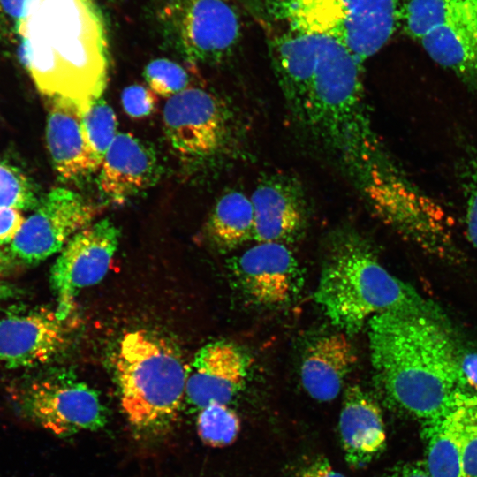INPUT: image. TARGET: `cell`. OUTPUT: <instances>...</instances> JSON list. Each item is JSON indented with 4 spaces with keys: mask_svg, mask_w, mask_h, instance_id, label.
Masks as SVG:
<instances>
[{
    "mask_svg": "<svg viewBox=\"0 0 477 477\" xmlns=\"http://www.w3.org/2000/svg\"><path fill=\"white\" fill-rule=\"evenodd\" d=\"M338 429L346 462L363 467L386 446V431L378 404L358 385L348 387L339 415Z\"/></svg>",
    "mask_w": 477,
    "mask_h": 477,
    "instance_id": "obj_19",
    "label": "cell"
},
{
    "mask_svg": "<svg viewBox=\"0 0 477 477\" xmlns=\"http://www.w3.org/2000/svg\"><path fill=\"white\" fill-rule=\"evenodd\" d=\"M17 292L10 284L0 281V299L13 297Z\"/></svg>",
    "mask_w": 477,
    "mask_h": 477,
    "instance_id": "obj_35",
    "label": "cell"
},
{
    "mask_svg": "<svg viewBox=\"0 0 477 477\" xmlns=\"http://www.w3.org/2000/svg\"><path fill=\"white\" fill-rule=\"evenodd\" d=\"M49 97L46 138L61 179L73 180L97 170L83 132V111L72 99Z\"/></svg>",
    "mask_w": 477,
    "mask_h": 477,
    "instance_id": "obj_18",
    "label": "cell"
},
{
    "mask_svg": "<svg viewBox=\"0 0 477 477\" xmlns=\"http://www.w3.org/2000/svg\"><path fill=\"white\" fill-rule=\"evenodd\" d=\"M148 87L135 84L125 87L121 95L125 113L132 118H142L154 112L157 97Z\"/></svg>",
    "mask_w": 477,
    "mask_h": 477,
    "instance_id": "obj_28",
    "label": "cell"
},
{
    "mask_svg": "<svg viewBox=\"0 0 477 477\" xmlns=\"http://www.w3.org/2000/svg\"><path fill=\"white\" fill-rule=\"evenodd\" d=\"M254 208L251 199L239 191H230L216 203L207 231L212 242L221 250L230 251L253 239Z\"/></svg>",
    "mask_w": 477,
    "mask_h": 477,
    "instance_id": "obj_22",
    "label": "cell"
},
{
    "mask_svg": "<svg viewBox=\"0 0 477 477\" xmlns=\"http://www.w3.org/2000/svg\"><path fill=\"white\" fill-rule=\"evenodd\" d=\"M97 214V207L78 193L53 188L39 201L11 240V254L26 264L39 263L61 251Z\"/></svg>",
    "mask_w": 477,
    "mask_h": 477,
    "instance_id": "obj_10",
    "label": "cell"
},
{
    "mask_svg": "<svg viewBox=\"0 0 477 477\" xmlns=\"http://www.w3.org/2000/svg\"><path fill=\"white\" fill-rule=\"evenodd\" d=\"M229 265L238 288L258 305L289 303L302 285L299 264L283 243L260 242L234 257Z\"/></svg>",
    "mask_w": 477,
    "mask_h": 477,
    "instance_id": "obj_13",
    "label": "cell"
},
{
    "mask_svg": "<svg viewBox=\"0 0 477 477\" xmlns=\"http://www.w3.org/2000/svg\"><path fill=\"white\" fill-rule=\"evenodd\" d=\"M18 34L39 91L74 101L85 114L108 74L102 14L93 0H33Z\"/></svg>",
    "mask_w": 477,
    "mask_h": 477,
    "instance_id": "obj_3",
    "label": "cell"
},
{
    "mask_svg": "<svg viewBox=\"0 0 477 477\" xmlns=\"http://www.w3.org/2000/svg\"><path fill=\"white\" fill-rule=\"evenodd\" d=\"M477 399L453 406L421 421L423 462L432 477H461V441L468 405Z\"/></svg>",
    "mask_w": 477,
    "mask_h": 477,
    "instance_id": "obj_21",
    "label": "cell"
},
{
    "mask_svg": "<svg viewBox=\"0 0 477 477\" xmlns=\"http://www.w3.org/2000/svg\"><path fill=\"white\" fill-rule=\"evenodd\" d=\"M399 25L439 65L477 72V0H399Z\"/></svg>",
    "mask_w": 477,
    "mask_h": 477,
    "instance_id": "obj_7",
    "label": "cell"
},
{
    "mask_svg": "<svg viewBox=\"0 0 477 477\" xmlns=\"http://www.w3.org/2000/svg\"><path fill=\"white\" fill-rule=\"evenodd\" d=\"M22 401L33 420L58 436L96 430L106 422L98 394L82 382H37L24 393Z\"/></svg>",
    "mask_w": 477,
    "mask_h": 477,
    "instance_id": "obj_12",
    "label": "cell"
},
{
    "mask_svg": "<svg viewBox=\"0 0 477 477\" xmlns=\"http://www.w3.org/2000/svg\"><path fill=\"white\" fill-rule=\"evenodd\" d=\"M314 300L333 325L358 333L388 312H438L406 283L390 274L365 240L352 233L336 238L321 271Z\"/></svg>",
    "mask_w": 477,
    "mask_h": 477,
    "instance_id": "obj_4",
    "label": "cell"
},
{
    "mask_svg": "<svg viewBox=\"0 0 477 477\" xmlns=\"http://www.w3.org/2000/svg\"><path fill=\"white\" fill-rule=\"evenodd\" d=\"M255 5L264 19L283 30L335 40L360 64L399 25V0H255Z\"/></svg>",
    "mask_w": 477,
    "mask_h": 477,
    "instance_id": "obj_6",
    "label": "cell"
},
{
    "mask_svg": "<svg viewBox=\"0 0 477 477\" xmlns=\"http://www.w3.org/2000/svg\"><path fill=\"white\" fill-rule=\"evenodd\" d=\"M23 223L18 209L0 207V244L11 242Z\"/></svg>",
    "mask_w": 477,
    "mask_h": 477,
    "instance_id": "obj_31",
    "label": "cell"
},
{
    "mask_svg": "<svg viewBox=\"0 0 477 477\" xmlns=\"http://www.w3.org/2000/svg\"><path fill=\"white\" fill-rule=\"evenodd\" d=\"M82 125L87 145L98 170L117 134V117L112 108L100 97L83 115Z\"/></svg>",
    "mask_w": 477,
    "mask_h": 477,
    "instance_id": "obj_23",
    "label": "cell"
},
{
    "mask_svg": "<svg viewBox=\"0 0 477 477\" xmlns=\"http://www.w3.org/2000/svg\"><path fill=\"white\" fill-rule=\"evenodd\" d=\"M155 23L189 62H217L241 36V19L231 0H159Z\"/></svg>",
    "mask_w": 477,
    "mask_h": 477,
    "instance_id": "obj_8",
    "label": "cell"
},
{
    "mask_svg": "<svg viewBox=\"0 0 477 477\" xmlns=\"http://www.w3.org/2000/svg\"><path fill=\"white\" fill-rule=\"evenodd\" d=\"M38 204L32 181L19 169L0 163V207L29 210Z\"/></svg>",
    "mask_w": 477,
    "mask_h": 477,
    "instance_id": "obj_26",
    "label": "cell"
},
{
    "mask_svg": "<svg viewBox=\"0 0 477 477\" xmlns=\"http://www.w3.org/2000/svg\"><path fill=\"white\" fill-rule=\"evenodd\" d=\"M467 236L477 249V158L470 162L464 177Z\"/></svg>",
    "mask_w": 477,
    "mask_h": 477,
    "instance_id": "obj_29",
    "label": "cell"
},
{
    "mask_svg": "<svg viewBox=\"0 0 477 477\" xmlns=\"http://www.w3.org/2000/svg\"><path fill=\"white\" fill-rule=\"evenodd\" d=\"M196 427L199 437L210 447L232 443L240 430L238 414L227 405L212 402L200 409Z\"/></svg>",
    "mask_w": 477,
    "mask_h": 477,
    "instance_id": "obj_24",
    "label": "cell"
},
{
    "mask_svg": "<svg viewBox=\"0 0 477 477\" xmlns=\"http://www.w3.org/2000/svg\"><path fill=\"white\" fill-rule=\"evenodd\" d=\"M269 51L300 129L377 209L403 173L373 130L360 79L362 64L331 38L289 30L271 38Z\"/></svg>",
    "mask_w": 477,
    "mask_h": 477,
    "instance_id": "obj_1",
    "label": "cell"
},
{
    "mask_svg": "<svg viewBox=\"0 0 477 477\" xmlns=\"http://www.w3.org/2000/svg\"><path fill=\"white\" fill-rule=\"evenodd\" d=\"M297 477H345L336 471L324 457H318L305 466Z\"/></svg>",
    "mask_w": 477,
    "mask_h": 477,
    "instance_id": "obj_32",
    "label": "cell"
},
{
    "mask_svg": "<svg viewBox=\"0 0 477 477\" xmlns=\"http://www.w3.org/2000/svg\"><path fill=\"white\" fill-rule=\"evenodd\" d=\"M187 69L167 58L149 62L144 71L148 87L156 95L170 98L191 87Z\"/></svg>",
    "mask_w": 477,
    "mask_h": 477,
    "instance_id": "obj_25",
    "label": "cell"
},
{
    "mask_svg": "<svg viewBox=\"0 0 477 477\" xmlns=\"http://www.w3.org/2000/svg\"><path fill=\"white\" fill-rule=\"evenodd\" d=\"M187 368L163 338L143 329L125 334L116 371L120 405L129 423L140 430L170 423L186 397Z\"/></svg>",
    "mask_w": 477,
    "mask_h": 477,
    "instance_id": "obj_5",
    "label": "cell"
},
{
    "mask_svg": "<svg viewBox=\"0 0 477 477\" xmlns=\"http://www.w3.org/2000/svg\"><path fill=\"white\" fill-rule=\"evenodd\" d=\"M385 477H432L422 461H412L390 470Z\"/></svg>",
    "mask_w": 477,
    "mask_h": 477,
    "instance_id": "obj_33",
    "label": "cell"
},
{
    "mask_svg": "<svg viewBox=\"0 0 477 477\" xmlns=\"http://www.w3.org/2000/svg\"><path fill=\"white\" fill-rule=\"evenodd\" d=\"M463 369L470 385L477 391V353L465 350Z\"/></svg>",
    "mask_w": 477,
    "mask_h": 477,
    "instance_id": "obj_34",
    "label": "cell"
},
{
    "mask_svg": "<svg viewBox=\"0 0 477 477\" xmlns=\"http://www.w3.org/2000/svg\"><path fill=\"white\" fill-rule=\"evenodd\" d=\"M461 477H477V399L468 405L464 418Z\"/></svg>",
    "mask_w": 477,
    "mask_h": 477,
    "instance_id": "obj_27",
    "label": "cell"
},
{
    "mask_svg": "<svg viewBox=\"0 0 477 477\" xmlns=\"http://www.w3.org/2000/svg\"><path fill=\"white\" fill-rule=\"evenodd\" d=\"M5 261V256L4 255V253L0 249V269L3 268L4 263Z\"/></svg>",
    "mask_w": 477,
    "mask_h": 477,
    "instance_id": "obj_36",
    "label": "cell"
},
{
    "mask_svg": "<svg viewBox=\"0 0 477 477\" xmlns=\"http://www.w3.org/2000/svg\"><path fill=\"white\" fill-rule=\"evenodd\" d=\"M163 129L171 148L182 157L214 155L227 133V116L208 91L191 87L168 98L163 111Z\"/></svg>",
    "mask_w": 477,
    "mask_h": 477,
    "instance_id": "obj_11",
    "label": "cell"
},
{
    "mask_svg": "<svg viewBox=\"0 0 477 477\" xmlns=\"http://www.w3.org/2000/svg\"><path fill=\"white\" fill-rule=\"evenodd\" d=\"M248 366L247 357L236 344L209 343L187 368L186 397L200 409L212 402L227 405L243 388Z\"/></svg>",
    "mask_w": 477,
    "mask_h": 477,
    "instance_id": "obj_15",
    "label": "cell"
},
{
    "mask_svg": "<svg viewBox=\"0 0 477 477\" xmlns=\"http://www.w3.org/2000/svg\"><path fill=\"white\" fill-rule=\"evenodd\" d=\"M99 170V190L108 201L116 204H123L149 187L159 176L154 151L130 132L117 134Z\"/></svg>",
    "mask_w": 477,
    "mask_h": 477,
    "instance_id": "obj_17",
    "label": "cell"
},
{
    "mask_svg": "<svg viewBox=\"0 0 477 477\" xmlns=\"http://www.w3.org/2000/svg\"><path fill=\"white\" fill-rule=\"evenodd\" d=\"M120 232L109 219L90 223L74 234L56 260L50 282L57 296V316L65 321L79 292L106 275L117 249Z\"/></svg>",
    "mask_w": 477,
    "mask_h": 477,
    "instance_id": "obj_9",
    "label": "cell"
},
{
    "mask_svg": "<svg viewBox=\"0 0 477 477\" xmlns=\"http://www.w3.org/2000/svg\"><path fill=\"white\" fill-rule=\"evenodd\" d=\"M64 322L43 309L0 319V360L9 368L48 362L65 343Z\"/></svg>",
    "mask_w": 477,
    "mask_h": 477,
    "instance_id": "obj_16",
    "label": "cell"
},
{
    "mask_svg": "<svg viewBox=\"0 0 477 477\" xmlns=\"http://www.w3.org/2000/svg\"><path fill=\"white\" fill-rule=\"evenodd\" d=\"M357 359L352 343L342 331L316 339L307 348L301 361L303 388L315 400H333L341 392Z\"/></svg>",
    "mask_w": 477,
    "mask_h": 477,
    "instance_id": "obj_20",
    "label": "cell"
},
{
    "mask_svg": "<svg viewBox=\"0 0 477 477\" xmlns=\"http://www.w3.org/2000/svg\"><path fill=\"white\" fill-rule=\"evenodd\" d=\"M33 0H0V17L6 25L19 32Z\"/></svg>",
    "mask_w": 477,
    "mask_h": 477,
    "instance_id": "obj_30",
    "label": "cell"
},
{
    "mask_svg": "<svg viewBox=\"0 0 477 477\" xmlns=\"http://www.w3.org/2000/svg\"><path fill=\"white\" fill-rule=\"evenodd\" d=\"M256 242H291L300 236L307 219V202L300 184L276 173L259 180L250 197Z\"/></svg>",
    "mask_w": 477,
    "mask_h": 477,
    "instance_id": "obj_14",
    "label": "cell"
},
{
    "mask_svg": "<svg viewBox=\"0 0 477 477\" xmlns=\"http://www.w3.org/2000/svg\"><path fill=\"white\" fill-rule=\"evenodd\" d=\"M367 329L375 383L390 406L422 421L477 396L439 312L383 313Z\"/></svg>",
    "mask_w": 477,
    "mask_h": 477,
    "instance_id": "obj_2",
    "label": "cell"
}]
</instances>
